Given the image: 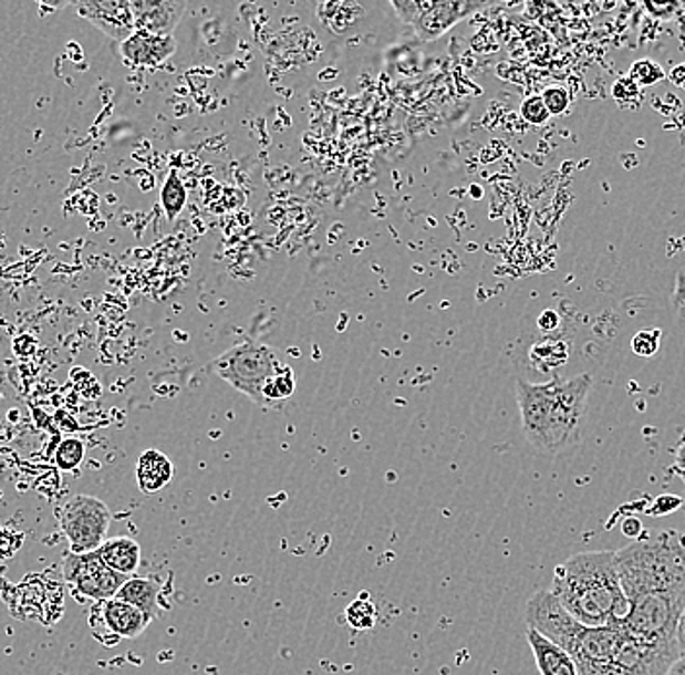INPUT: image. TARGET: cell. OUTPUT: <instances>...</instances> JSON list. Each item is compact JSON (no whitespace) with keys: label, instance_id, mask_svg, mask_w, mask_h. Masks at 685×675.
I'll return each instance as SVG.
<instances>
[{"label":"cell","instance_id":"836d02e7","mask_svg":"<svg viewBox=\"0 0 685 675\" xmlns=\"http://www.w3.org/2000/svg\"><path fill=\"white\" fill-rule=\"evenodd\" d=\"M677 475H679V479H682V481H684V485H685V474H677Z\"/></svg>","mask_w":685,"mask_h":675},{"label":"cell","instance_id":"d4e9b609","mask_svg":"<svg viewBox=\"0 0 685 675\" xmlns=\"http://www.w3.org/2000/svg\"><path fill=\"white\" fill-rule=\"evenodd\" d=\"M612 94L615 97V102L623 105V107H637L641 104V89H639L635 82L631 81L630 76L615 82Z\"/></svg>","mask_w":685,"mask_h":675},{"label":"cell","instance_id":"9c48e42d","mask_svg":"<svg viewBox=\"0 0 685 675\" xmlns=\"http://www.w3.org/2000/svg\"><path fill=\"white\" fill-rule=\"evenodd\" d=\"M481 9H485V2L477 0H443V2L428 0L427 9L421 12V17L413 22L412 28L421 41H435L443 38L444 33L450 32L454 25L460 24L461 20Z\"/></svg>","mask_w":685,"mask_h":675},{"label":"cell","instance_id":"277c9868","mask_svg":"<svg viewBox=\"0 0 685 675\" xmlns=\"http://www.w3.org/2000/svg\"><path fill=\"white\" fill-rule=\"evenodd\" d=\"M281 354L273 346L258 341H243L220 354L212 368L238 392L248 395L251 402L263 405V386L282 364Z\"/></svg>","mask_w":685,"mask_h":675},{"label":"cell","instance_id":"4fadbf2b","mask_svg":"<svg viewBox=\"0 0 685 675\" xmlns=\"http://www.w3.org/2000/svg\"><path fill=\"white\" fill-rule=\"evenodd\" d=\"M100 620L104 623V627L117 638H138V636L145 633L151 617L143 613V611L133 608L131 603L122 602L117 598L112 600H105L97 610Z\"/></svg>","mask_w":685,"mask_h":675},{"label":"cell","instance_id":"5b68a950","mask_svg":"<svg viewBox=\"0 0 685 675\" xmlns=\"http://www.w3.org/2000/svg\"><path fill=\"white\" fill-rule=\"evenodd\" d=\"M59 522L71 543V553L84 555L94 553L97 547L104 543L105 533L112 522V512L96 497L76 495L61 508Z\"/></svg>","mask_w":685,"mask_h":675},{"label":"cell","instance_id":"e0dca14e","mask_svg":"<svg viewBox=\"0 0 685 675\" xmlns=\"http://www.w3.org/2000/svg\"><path fill=\"white\" fill-rule=\"evenodd\" d=\"M162 586L154 579H129L123 584L115 598L122 602L131 603L133 608L146 613L151 620L158 615V600H160Z\"/></svg>","mask_w":685,"mask_h":675},{"label":"cell","instance_id":"484cf974","mask_svg":"<svg viewBox=\"0 0 685 675\" xmlns=\"http://www.w3.org/2000/svg\"><path fill=\"white\" fill-rule=\"evenodd\" d=\"M520 113H522L525 121H528L530 125H536V127L546 125L549 117H551V115H549L548 107H546L543 100H541V96L526 97L522 105H520Z\"/></svg>","mask_w":685,"mask_h":675},{"label":"cell","instance_id":"f546056e","mask_svg":"<svg viewBox=\"0 0 685 675\" xmlns=\"http://www.w3.org/2000/svg\"><path fill=\"white\" fill-rule=\"evenodd\" d=\"M668 79L676 84L677 89L685 90V63L674 66V69L670 71Z\"/></svg>","mask_w":685,"mask_h":675},{"label":"cell","instance_id":"4316f807","mask_svg":"<svg viewBox=\"0 0 685 675\" xmlns=\"http://www.w3.org/2000/svg\"><path fill=\"white\" fill-rule=\"evenodd\" d=\"M541 100H543V104L548 107L549 115H563L569 104H571L569 92L561 89V86H551V89L543 90Z\"/></svg>","mask_w":685,"mask_h":675},{"label":"cell","instance_id":"ac0fdd59","mask_svg":"<svg viewBox=\"0 0 685 675\" xmlns=\"http://www.w3.org/2000/svg\"><path fill=\"white\" fill-rule=\"evenodd\" d=\"M318 17L331 32L345 33L364 17V9L356 2H323L318 4Z\"/></svg>","mask_w":685,"mask_h":675},{"label":"cell","instance_id":"7402d4cb","mask_svg":"<svg viewBox=\"0 0 685 675\" xmlns=\"http://www.w3.org/2000/svg\"><path fill=\"white\" fill-rule=\"evenodd\" d=\"M86 456V448L79 438H65L63 443L56 446L55 461L59 469L63 471H74L82 466Z\"/></svg>","mask_w":685,"mask_h":675},{"label":"cell","instance_id":"cb8c5ba5","mask_svg":"<svg viewBox=\"0 0 685 675\" xmlns=\"http://www.w3.org/2000/svg\"><path fill=\"white\" fill-rule=\"evenodd\" d=\"M661 330L639 331L637 335H633V339H631V349H633V353L641 356V359H651V356L658 353V349H661Z\"/></svg>","mask_w":685,"mask_h":675},{"label":"cell","instance_id":"30bf717a","mask_svg":"<svg viewBox=\"0 0 685 675\" xmlns=\"http://www.w3.org/2000/svg\"><path fill=\"white\" fill-rule=\"evenodd\" d=\"M79 17L89 20L105 35L120 43L135 32L131 0H81L74 4Z\"/></svg>","mask_w":685,"mask_h":675},{"label":"cell","instance_id":"8992f818","mask_svg":"<svg viewBox=\"0 0 685 675\" xmlns=\"http://www.w3.org/2000/svg\"><path fill=\"white\" fill-rule=\"evenodd\" d=\"M679 654L682 651L677 641L646 643L623 631L620 644L613 652L612 662L602 675H664Z\"/></svg>","mask_w":685,"mask_h":675},{"label":"cell","instance_id":"1f68e13d","mask_svg":"<svg viewBox=\"0 0 685 675\" xmlns=\"http://www.w3.org/2000/svg\"><path fill=\"white\" fill-rule=\"evenodd\" d=\"M676 474H685V443L679 444L676 450V461H674Z\"/></svg>","mask_w":685,"mask_h":675},{"label":"cell","instance_id":"4dcf8cb0","mask_svg":"<svg viewBox=\"0 0 685 675\" xmlns=\"http://www.w3.org/2000/svg\"><path fill=\"white\" fill-rule=\"evenodd\" d=\"M664 675H685V652L677 656L676 662L668 667V672Z\"/></svg>","mask_w":685,"mask_h":675},{"label":"cell","instance_id":"5bb4252c","mask_svg":"<svg viewBox=\"0 0 685 675\" xmlns=\"http://www.w3.org/2000/svg\"><path fill=\"white\" fill-rule=\"evenodd\" d=\"M526 641L530 644V651L541 675H579L573 658L561 646L541 636L538 631L528 629Z\"/></svg>","mask_w":685,"mask_h":675},{"label":"cell","instance_id":"9a60e30c","mask_svg":"<svg viewBox=\"0 0 685 675\" xmlns=\"http://www.w3.org/2000/svg\"><path fill=\"white\" fill-rule=\"evenodd\" d=\"M100 561L112 569L117 574H123L129 579L131 574H135L141 564V546L135 539L127 536H117V538L105 539L102 546L94 551Z\"/></svg>","mask_w":685,"mask_h":675},{"label":"cell","instance_id":"603a6c76","mask_svg":"<svg viewBox=\"0 0 685 675\" xmlns=\"http://www.w3.org/2000/svg\"><path fill=\"white\" fill-rule=\"evenodd\" d=\"M627 76L637 84L639 89L641 86H654V84H658V82L666 79L664 69L653 59H639V61H635L631 65Z\"/></svg>","mask_w":685,"mask_h":675},{"label":"cell","instance_id":"7a4b0ae2","mask_svg":"<svg viewBox=\"0 0 685 675\" xmlns=\"http://www.w3.org/2000/svg\"><path fill=\"white\" fill-rule=\"evenodd\" d=\"M594 378L579 374L546 384L517 382L518 409L526 440L546 454H561L582 438Z\"/></svg>","mask_w":685,"mask_h":675},{"label":"cell","instance_id":"d6986e66","mask_svg":"<svg viewBox=\"0 0 685 675\" xmlns=\"http://www.w3.org/2000/svg\"><path fill=\"white\" fill-rule=\"evenodd\" d=\"M294 390H297L294 371H292L289 364L282 362L281 366L277 368L271 378L267 380V384L263 386V392H261L263 407H277L279 403L291 399Z\"/></svg>","mask_w":685,"mask_h":675},{"label":"cell","instance_id":"83f0119b","mask_svg":"<svg viewBox=\"0 0 685 675\" xmlns=\"http://www.w3.org/2000/svg\"><path fill=\"white\" fill-rule=\"evenodd\" d=\"M392 7L405 24L412 25L421 17V12L427 9L428 0H392Z\"/></svg>","mask_w":685,"mask_h":675},{"label":"cell","instance_id":"52a82bcc","mask_svg":"<svg viewBox=\"0 0 685 675\" xmlns=\"http://www.w3.org/2000/svg\"><path fill=\"white\" fill-rule=\"evenodd\" d=\"M63 577L74 594L94 602L112 600L117 590L129 580L107 569L96 553H69L63 561Z\"/></svg>","mask_w":685,"mask_h":675},{"label":"cell","instance_id":"ffe728a7","mask_svg":"<svg viewBox=\"0 0 685 675\" xmlns=\"http://www.w3.org/2000/svg\"><path fill=\"white\" fill-rule=\"evenodd\" d=\"M160 199L162 209L166 212L168 220H176L181 215V210L186 209V184L181 181L178 172H169L164 186H162Z\"/></svg>","mask_w":685,"mask_h":675},{"label":"cell","instance_id":"44dd1931","mask_svg":"<svg viewBox=\"0 0 685 675\" xmlns=\"http://www.w3.org/2000/svg\"><path fill=\"white\" fill-rule=\"evenodd\" d=\"M345 621L355 631H371L378 623V608L369 600V594H361L345 608Z\"/></svg>","mask_w":685,"mask_h":675},{"label":"cell","instance_id":"d6a6232c","mask_svg":"<svg viewBox=\"0 0 685 675\" xmlns=\"http://www.w3.org/2000/svg\"><path fill=\"white\" fill-rule=\"evenodd\" d=\"M676 638L677 644H679V651L685 652V610L682 613V617H679V623H677Z\"/></svg>","mask_w":685,"mask_h":675},{"label":"cell","instance_id":"7c38bea8","mask_svg":"<svg viewBox=\"0 0 685 675\" xmlns=\"http://www.w3.org/2000/svg\"><path fill=\"white\" fill-rule=\"evenodd\" d=\"M178 41L174 35H154L135 30L122 43V55L135 66H158L176 53Z\"/></svg>","mask_w":685,"mask_h":675},{"label":"cell","instance_id":"ba28073f","mask_svg":"<svg viewBox=\"0 0 685 675\" xmlns=\"http://www.w3.org/2000/svg\"><path fill=\"white\" fill-rule=\"evenodd\" d=\"M525 615L528 629L538 631L563 651L581 629V623L569 615V611L564 610L551 590L536 592L526 603Z\"/></svg>","mask_w":685,"mask_h":675},{"label":"cell","instance_id":"8fae6325","mask_svg":"<svg viewBox=\"0 0 685 675\" xmlns=\"http://www.w3.org/2000/svg\"><path fill=\"white\" fill-rule=\"evenodd\" d=\"M186 2L181 0H131V12L135 20V30L172 35L184 17Z\"/></svg>","mask_w":685,"mask_h":675},{"label":"cell","instance_id":"6da1fadb","mask_svg":"<svg viewBox=\"0 0 685 675\" xmlns=\"http://www.w3.org/2000/svg\"><path fill=\"white\" fill-rule=\"evenodd\" d=\"M630 602L620 627L646 643H674L685 610V533L664 530L639 539L613 557Z\"/></svg>","mask_w":685,"mask_h":675},{"label":"cell","instance_id":"3957f363","mask_svg":"<svg viewBox=\"0 0 685 675\" xmlns=\"http://www.w3.org/2000/svg\"><path fill=\"white\" fill-rule=\"evenodd\" d=\"M613 557L615 551H584L556 567L551 592L584 627L615 625L630 611Z\"/></svg>","mask_w":685,"mask_h":675},{"label":"cell","instance_id":"2e32d148","mask_svg":"<svg viewBox=\"0 0 685 675\" xmlns=\"http://www.w3.org/2000/svg\"><path fill=\"white\" fill-rule=\"evenodd\" d=\"M135 475H137L138 489L145 492H158L172 481L174 466L162 451L146 450L138 458Z\"/></svg>","mask_w":685,"mask_h":675},{"label":"cell","instance_id":"f1b7e54d","mask_svg":"<svg viewBox=\"0 0 685 675\" xmlns=\"http://www.w3.org/2000/svg\"><path fill=\"white\" fill-rule=\"evenodd\" d=\"M559 314H557L556 310H546L543 314L540 315V320H538V325H540V330L543 333H549V331H556L559 328Z\"/></svg>","mask_w":685,"mask_h":675}]
</instances>
